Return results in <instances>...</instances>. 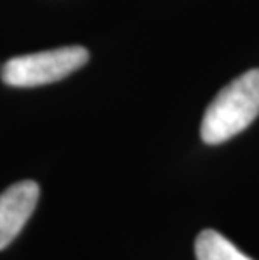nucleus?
I'll return each mask as SVG.
<instances>
[{"mask_svg":"<svg viewBox=\"0 0 259 260\" xmlns=\"http://www.w3.org/2000/svg\"><path fill=\"white\" fill-rule=\"evenodd\" d=\"M259 114V69L231 81L209 104L200 124L207 145H220L244 131Z\"/></svg>","mask_w":259,"mask_h":260,"instance_id":"obj_1","label":"nucleus"},{"mask_svg":"<svg viewBox=\"0 0 259 260\" xmlns=\"http://www.w3.org/2000/svg\"><path fill=\"white\" fill-rule=\"evenodd\" d=\"M90 54L81 46L59 47L7 60L2 68V81L14 87L51 84L73 74L88 62Z\"/></svg>","mask_w":259,"mask_h":260,"instance_id":"obj_2","label":"nucleus"},{"mask_svg":"<svg viewBox=\"0 0 259 260\" xmlns=\"http://www.w3.org/2000/svg\"><path fill=\"white\" fill-rule=\"evenodd\" d=\"M39 200V185L25 180L9 186L0 195V250L20 234Z\"/></svg>","mask_w":259,"mask_h":260,"instance_id":"obj_3","label":"nucleus"},{"mask_svg":"<svg viewBox=\"0 0 259 260\" xmlns=\"http://www.w3.org/2000/svg\"><path fill=\"white\" fill-rule=\"evenodd\" d=\"M197 260H251L216 230H204L195 240Z\"/></svg>","mask_w":259,"mask_h":260,"instance_id":"obj_4","label":"nucleus"}]
</instances>
